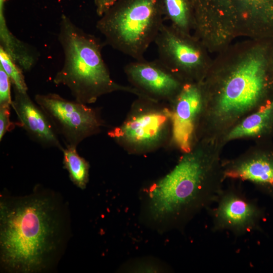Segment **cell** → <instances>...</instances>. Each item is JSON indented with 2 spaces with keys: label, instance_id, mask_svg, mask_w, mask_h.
Returning a JSON list of instances; mask_svg holds the SVG:
<instances>
[{
  "label": "cell",
  "instance_id": "6",
  "mask_svg": "<svg viewBox=\"0 0 273 273\" xmlns=\"http://www.w3.org/2000/svg\"><path fill=\"white\" fill-rule=\"evenodd\" d=\"M100 17L106 43L135 60L145 59L164 20L161 0H117Z\"/></svg>",
  "mask_w": 273,
  "mask_h": 273
},
{
  "label": "cell",
  "instance_id": "5",
  "mask_svg": "<svg viewBox=\"0 0 273 273\" xmlns=\"http://www.w3.org/2000/svg\"><path fill=\"white\" fill-rule=\"evenodd\" d=\"M193 34L210 53L222 51L240 37L273 38V0H190Z\"/></svg>",
  "mask_w": 273,
  "mask_h": 273
},
{
  "label": "cell",
  "instance_id": "13",
  "mask_svg": "<svg viewBox=\"0 0 273 273\" xmlns=\"http://www.w3.org/2000/svg\"><path fill=\"white\" fill-rule=\"evenodd\" d=\"M14 99L11 106L17 115L19 124L34 142L44 147L64 148L51 121L43 110L34 103L27 92L14 88Z\"/></svg>",
  "mask_w": 273,
  "mask_h": 273
},
{
  "label": "cell",
  "instance_id": "21",
  "mask_svg": "<svg viewBox=\"0 0 273 273\" xmlns=\"http://www.w3.org/2000/svg\"><path fill=\"white\" fill-rule=\"evenodd\" d=\"M117 0H94L97 15L101 17Z\"/></svg>",
  "mask_w": 273,
  "mask_h": 273
},
{
  "label": "cell",
  "instance_id": "15",
  "mask_svg": "<svg viewBox=\"0 0 273 273\" xmlns=\"http://www.w3.org/2000/svg\"><path fill=\"white\" fill-rule=\"evenodd\" d=\"M273 128V96L253 113L245 117L228 133L226 140L260 136Z\"/></svg>",
  "mask_w": 273,
  "mask_h": 273
},
{
  "label": "cell",
  "instance_id": "11",
  "mask_svg": "<svg viewBox=\"0 0 273 273\" xmlns=\"http://www.w3.org/2000/svg\"><path fill=\"white\" fill-rule=\"evenodd\" d=\"M171 136L173 143L182 151H191L197 121L205 103L202 81L184 82L171 101Z\"/></svg>",
  "mask_w": 273,
  "mask_h": 273
},
{
  "label": "cell",
  "instance_id": "22",
  "mask_svg": "<svg viewBox=\"0 0 273 273\" xmlns=\"http://www.w3.org/2000/svg\"><path fill=\"white\" fill-rule=\"evenodd\" d=\"M271 69H272V76H273V53H272V59H271Z\"/></svg>",
  "mask_w": 273,
  "mask_h": 273
},
{
  "label": "cell",
  "instance_id": "16",
  "mask_svg": "<svg viewBox=\"0 0 273 273\" xmlns=\"http://www.w3.org/2000/svg\"><path fill=\"white\" fill-rule=\"evenodd\" d=\"M164 20L176 29L193 34L195 19L190 0H161Z\"/></svg>",
  "mask_w": 273,
  "mask_h": 273
},
{
  "label": "cell",
  "instance_id": "18",
  "mask_svg": "<svg viewBox=\"0 0 273 273\" xmlns=\"http://www.w3.org/2000/svg\"><path fill=\"white\" fill-rule=\"evenodd\" d=\"M0 65L8 75L14 88L21 92H27L28 88L23 70L2 46H0Z\"/></svg>",
  "mask_w": 273,
  "mask_h": 273
},
{
  "label": "cell",
  "instance_id": "7",
  "mask_svg": "<svg viewBox=\"0 0 273 273\" xmlns=\"http://www.w3.org/2000/svg\"><path fill=\"white\" fill-rule=\"evenodd\" d=\"M158 101L139 98L123 123L109 135L128 150L145 153L163 145L171 129L170 111Z\"/></svg>",
  "mask_w": 273,
  "mask_h": 273
},
{
  "label": "cell",
  "instance_id": "12",
  "mask_svg": "<svg viewBox=\"0 0 273 273\" xmlns=\"http://www.w3.org/2000/svg\"><path fill=\"white\" fill-rule=\"evenodd\" d=\"M124 72L133 87L157 101H172L185 82L159 59L135 60L125 66Z\"/></svg>",
  "mask_w": 273,
  "mask_h": 273
},
{
  "label": "cell",
  "instance_id": "19",
  "mask_svg": "<svg viewBox=\"0 0 273 273\" xmlns=\"http://www.w3.org/2000/svg\"><path fill=\"white\" fill-rule=\"evenodd\" d=\"M11 80L3 67L0 65V106H11Z\"/></svg>",
  "mask_w": 273,
  "mask_h": 273
},
{
  "label": "cell",
  "instance_id": "10",
  "mask_svg": "<svg viewBox=\"0 0 273 273\" xmlns=\"http://www.w3.org/2000/svg\"><path fill=\"white\" fill-rule=\"evenodd\" d=\"M216 203L211 210L213 231H229L239 236L258 226L261 210L241 191L234 188L222 190Z\"/></svg>",
  "mask_w": 273,
  "mask_h": 273
},
{
  "label": "cell",
  "instance_id": "20",
  "mask_svg": "<svg viewBox=\"0 0 273 273\" xmlns=\"http://www.w3.org/2000/svg\"><path fill=\"white\" fill-rule=\"evenodd\" d=\"M10 105L0 106V141H1L5 133L10 130L13 123L10 121Z\"/></svg>",
  "mask_w": 273,
  "mask_h": 273
},
{
  "label": "cell",
  "instance_id": "14",
  "mask_svg": "<svg viewBox=\"0 0 273 273\" xmlns=\"http://www.w3.org/2000/svg\"><path fill=\"white\" fill-rule=\"evenodd\" d=\"M223 178L248 181L273 192V154L261 152L230 162L222 170Z\"/></svg>",
  "mask_w": 273,
  "mask_h": 273
},
{
  "label": "cell",
  "instance_id": "1",
  "mask_svg": "<svg viewBox=\"0 0 273 273\" xmlns=\"http://www.w3.org/2000/svg\"><path fill=\"white\" fill-rule=\"evenodd\" d=\"M51 191L37 186L26 196L4 197L0 202V256L13 272L46 270L64 241V209Z\"/></svg>",
  "mask_w": 273,
  "mask_h": 273
},
{
  "label": "cell",
  "instance_id": "17",
  "mask_svg": "<svg viewBox=\"0 0 273 273\" xmlns=\"http://www.w3.org/2000/svg\"><path fill=\"white\" fill-rule=\"evenodd\" d=\"M76 147L66 146L62 150L64 167L68 171L71 181L81 189L85 188L88 181L89 165L77 152Z\"/></svg>",
  "mask_w": 273,
  "mask_h": 273
},
{
  "label": "cell",
  "instance_id": "9",
  "mask_svg": "<svg viewBox=\"0 0 273 273\" xmlns=\"http://www.w3.org/2000/svg\"><path fill=\"white\" fill-rule=\"evenodd\" d=\"M34 100L66 146L77 147L85 139L99 133L103 126L97 111L86 104L55 93L37 94Z\"/></svg>",
  "mask_w": 273,
  "mask_h": 273
},
{
  "label": "cell",
  "instance_id": "2",
  "mask_svg": "<svg viewBox=\"0 0 273 273\" xmlns=\"http://www.w3.org/2000/svg\"><path fill=\"white\" fill-rule=\"evenodd\" d=\"M273 38L247 39L216 54L202 81L205 102L223 123L259 107L273 96Z\"/></svg>",
  "mask_w": 273,
  "mask_h": 273
},
{
  "label": "cell",
  "instance_id": "8",
  "mask_svg": "<svg viewBox=\"0 0 273 273\" xmlns=\"http://www.w3.org/2000/svg\"><path fill=\"white\" fill-rule=\"evenodd\" d=\"M158 59L185 82H201L211 64L210 52L193 34L163 24L155 40Z\"/></svg>",
  "mask_w": 273,
  "mask_h": 273
},
{
  "label": "cell",
  "instance_id": "4",
  "mask_svg": "<svg viewBox=\"0 0 273 273\" xmlns=\"http://www.w3.org/2000/svg\"><path fill=\"white\" fill-rule=\"evenodd\" d=\"M58 39L63 50L64 62L54 82L67 86L75 101L91 104L103 95L117 91L146 98L135 88L119 84L111 78L102 55L103 43L64 15L60 23Z\"/></svg>",
  "mask_w": 273,
  "mask_h": 273
},
{
  "label": "cell",
  "instance_id": "3",
  "mask_svg": "<svg viewBox=\"0 0 273 273\" xmlns=\"http://www.w3.org/2000/svg\"><path fill=\"white\" fill-rule=\"evenodd\" d=\"M223 178L214 156L189 151L150 189V210L156 218L177 220L216 202Z\"/></svg>",
  "mask_w": 273,
  "mask_h": 273
}]
</instances>
